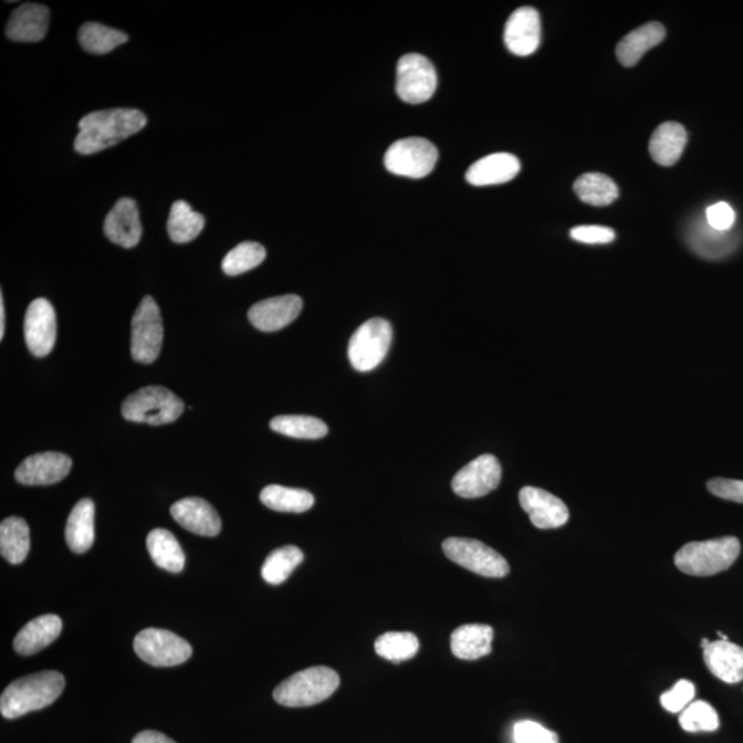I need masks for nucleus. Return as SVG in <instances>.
<instances>
[{
    "mask_svg": "<svg viewBox=\"0 0 743 743\" xmlns=\"http://www.w3.org/2000/svg\"><path fill=\"white\" fill-rule=\"evenodd\" d=\"M741 554L740 540L733 536L686 544L674 555L681 573L694 577H711L728 571Z\"/></svg>",
    "mask_w": 743,
    "mask_h": 743,
    "instance_id": "7ed1b4c3",
    "label": "nucleus"
},
{
    "mask_svg": "<svg viewBox=\"0 0 743 743\" xmlns=\"http://www.w3.org/2000/svg\"><path fill=\"white\" fill-rule=\"evenodd\" d=\"M303 301L297 295H283L255 303L248 312V320L262 332H275L285 328L297 318Z\"/></svg>",
    "mask_w": 743,
    "mask_h": 743,
    "instance_id": "f3484780",
    "label": "nucleus"
},
{
    "mask_svg": "<svg viewBox=\"0 0 743 743\" xmlns=\"http://www.w3.org/2000/svg\"><path fill=\"white\" fill-rule=\"evenodd\" d=\"M163 345L160 308L154 297L145 296L132 321V357L140 364L155 363Z\"/></svg>",
    "mask_w": 743,
    "mask_h": 743,
    "instance_id": "9d476101",
    "label": "nucleus"
},
{
    "mask_svg": "<svg viewBox=\"0 0 743 743\" xmlns=\"http://www.w3.org/2000/svg\"><path fill=\"white\" fill-rule=\"evenodd\" d=\"M270 429L281 436L296 439H320L328 433V426L313 416L283 415L270 421Z\"/></svg>",
    "mask_w": 743,
    "mask_h": 743,
    "instance_id": "c9c22d12",
    "label": "nucleus"
},
{
    "mask_svg": "<svg viewBox=\"0 0 743 743\" xmlns=\"http://www.w3.org/2000/svg\"><path fill=\"white\" fill-rule=\"evenodd\" d=\"M695 686L690 680H679L672 690L663 692L661 705L671 713H681L694 701Z\"/></svg>",
    "mask_w": 743,
    "mask_h": 743,
    "instance_id": "ea45409f",
    "label": "nucleus"
},
{
    "mask_svg": "<svg viewBox=\"0 0 743 743\" xmlns=\"http://www.w3.org/2000/svg\"><path fill=\"white\" fill-rule=\"evenodd\" d=\"M574 191L585 205L610 206L618 199V186L611 178L599 172H588L574 182Z\"/></svg>",
    "mask_w": 743,
    "mask_h": 743,
    "instance_id": "2f4dec72",
    "label": "nucleus"
},
{
    "mask_svg": "<svg viewBox=\"0 0 743 743\" xmlns=\"http://www.w3.org/2000/svg\"><path fill=\"white\" fill-rule=\"evenodd\" d=\"M146 547L157 566L167 572L181 573L185 567V554L181 544L166 529H155L146 538Z\"/></svg>",
    "mask_w": 743,
    "mask_h": 743,
    "instance_id": "c85d7f7f",
    "label": "nucleus"
},
{
    "mask_svg": "<svg viewBox=\"0 0 743 743\" xmlns=\"http://www.w3.org/2000/svg\"><path fill=\"white\" fill-rule=\"evenodd\" d=\"M302 551L295 545L274 550L262 566V578L268 584L280 585L286 582L295 568L303 562Z\"/></svg>",
    "mask_w": 743,
    "mask_h": 743,
    "instance_id": "f704fd0d",
    "label": "nucleus"
},
{
    "mask_svg": "<svg viewBox=\"0 0 743 743\" xmlns=\"http://www.w3.org/2000/svg\"><path fill=\"white\" fill-rule=\"evenodd\" d=\"M573 240L584 244H609L616 240L615 230L598 224H588V227H577L571 230Z\"/></svg>",
    "mask_w": 743,
    "mask_h": 743,
    "instance_id": "79ce46f5",
    "label": "nucleus"
},
{
    "mask_svg": "<svg viewBox=\"0 0 743 743\" xmlns=\"http://www.w3.org/2000/svg\"><path fill=\"white\" fill-rule=\"evenodd\" d=\"M72 460L64 453L44 452L30 456L17 467L15 480L21 485L46 486L65 480L72 470Z\"/></svg>",
    "mask_w": 743,
    "mask_h": 743,
    "instance_id": "4468645a",
    "label": "nucleus"
},
{
    "mask_svg": "<svg viewBox=\"0 0 743 743\" xmlns=\"http://www.w3.org/2000/svg\"><path fill=\"white\" fill-rule=\"evenodd\" d=\"M687 144V132L679 123L668 122L657 127L652 134L649 149L658 165L671 167L683 155Z\"/></svg>",
    "mask_w": 743,
    "mask_h": 743,
    "instance_id": "bb28decb",
    "label": "nucleus"
},
{
    "mask_svg": "<svg viewBox=\"0 0 743 743\" xmlns=\"http://www.w3.org/2000/svg\"><path fill=\"white\" fill-rule=\"evenodd\" d=\"M419 649L418 636L410 632H387L375 641L376 655L391 662L412 660Z\"/></svg>",
    "mask_w": 743,
    "mask_h": 743,
    "instance_id": "e433bc0d",
    "label": "nucleus"
},
{
    "mask_svg": "<svg viewBox=\"0 0 743 743\" xmlns=\"http://www.w3.org/2000/svg\"><path fill=\"white\" fill-rule=\"evenodd\" d=\"M703 661L709 671L724 683L735 684L743 680V647L730 640H702Z\"/></svg>",
    "mask_w": 743,
    "mask_h": 743,
    "instance_id": "aec40b11",
    "label": "nucleus"
},
{
    "mask_svg": "<svg viewBox=\"0 0 743 743\" xmlns=\"http://www.w3.org/2000/svg\"><path fill=\"white\" fill-rule=\"evenodd\" d=\"M132 743H177L171 739H168L167 735L157 733V731H143L139 733Z\"/></svg>",
    "mask_w": 743,
    "mask_h": 743,
    "instance_id": "a18cd8bd",
    "label": "nucleus"
},
{
    "mask_svg": "<svg viewBox=\"0 0 743 743\" xmlns=\"http://www.w3.org/2000/svg\"><path fill=\"white\" fill-rule=\"evenodd\" d=\"M261 501L273 511L302 514L314 505V495L303 489L270 485L261 492Z\"/></svg>",
    "mask_w": 743,
    "mask_h": 743,
    "instance_id": "473e14b6",
    "label": "nucleus"
},
{
    "mask_svg": "<svg viewBox=\"0 0 743 743\" xmlns=\"http://www.w3.org/2000/svg\"><path fill=\"white\" fill-rule=\"evenodd\" d=\"M515 743H559V736L542 724L523 720L514 725Z\"/></svg>",
    "mask_w": 743,
    "mask_h": 743,
    "instance_id": "a19ab883",
    "label": "nucleus"
},
{
    "mask_svg": "<svg viewBox=\"0 0 743 743\" xmlns=\"http://www.w3.org/2000/svg\"><path fill=\"white\" fill-rule=\"evenodd\" d=\"M83 50L92 54H106L128 42L126 33L98 22H86L79 31Z\"/></svg>",
    "mask_w": 743,
    "mask_h": 743,
    "instance_id": "72a5a7b5",
    "label": "nucleus"
},
{
    "mask_svg": "<svg viewBox=\"0 0 743 743\" xmlns=\"http://www.w3.org/2000/svg\"><path fill=\"white\" fill-rule=\"evenodd\" d=\"M681 729L687 733H713L719 729V714L705 701H692L679 718Z\"/></svg>",
    "mask_w": 743,
    "mask_h": 743,
    "instance_id": "58836bf2",
    "label": "nucleus"
},
{
    "mask_svg": "<svg viewBox=\"0 0 743 743\" xmlns=\"http://www.w3.org/2000/svg\"><path fill=\"white\" fill-rule=\"evenodd\" d=\"M62 630V621L59 616L44 615L32 619L17 634L14 650L20 656H33L46 649L59 638Z\"/></svg>",
    "mask_w": 743,
    "mask_h": 743,
    "instance_id": "b1692460",
    "label": "nucleus"
},
{
    "mask_svg": "<svg viewBox=\"0 0 743 743\" xmlns=\"http://www.w3.org/2000/svg\"><path fill=\"white\" fill-rule=\"evenodd\" d=\"M146 124L144 112L134 108L93 112L79 122L75 150L81 155L98 154L139 133Z\"/></svg>",
    "mask_w": 743,
    "mask_h": 743,
    "instance_id": "f257e3e1",
    "label": "nucleus"
},
{
    "mask_svg": "<svg viewBox=\"0 0 743 743\" xmlns=\"http://www.w3.org/2000/svg\"><path fill=\"white\" fill-rule=\"evenodd\" d=\"M520 503L534 526L537 529H557L565 526L568 509L561 499L543 489L525 486L520 492Z\"/></svg>",
    "mask_w": 743,
    "mask_h": 743,
    "instance_id": "dca6fc26",
    "label": "nucleus"
},
{
    "mask_svg": "<svg viewBox=\"0 0 743 743\" xmlns=\"http://www.w3.org/2000/svg\"><path fill=\"white\" fill-rule=\"evenodd\" d=\"M264 258H266V250L263 245L253 243V241H245V243L234 247L223 258L222 270L228 275L243 274L258 268L264 261Z\"/></svg>",
    "mask_w": 743,
    "mask_h": 743,
    "instance_id": "4c0bfd02",
    "label": "nucleus"
},
{
    "mask_svg": "<svg viewBox=\"0 0 743 743\" xmlns=\"http://www.w3.org/2000/svg\"><path fill=\"white\" fill-rule=\"evenodd\" d=\"M442 550L456 565L482 577L503 578L510 573L505 557L478 540L450 537L444 540Z\"/></svg>",
    "mask_w": 743,
    "mask_h": 743,
    "instance_id": "0eeeda50",
    "label": "nucleus"
},
{
    "mask_svg": "<svg viewBox=\"0 0 743 743\" xmlns=\"http://www.w3.org/2000/svg\"><path fill=\"white\" fill-rule=\"evenodd\" d=\"M6 313H4V301H3V294L0 295V341L3 339L4 336V329H6Z\"/></svg>",
    "mask_w": 743,
    "mask_h": 743,
    "instance_id": "49530a36",
    "label": "nucleus"
},
{
    "mask_svg": "<svg viewBox=\"0 0 743 743\" xmlns=\"http://www.w3.org/2000/svg\"><path fill=\"white\" fill-rule=\"evenodd\" d=\"M50 10L39 3H24L11 13L6 36L13 42L36 43L43 41L49 31Z\"/></svg>",
    "mask_w": 743,
    "mask_h": 743,
    "instance_id": "412c9836",
    "label": "nucleus"
},
{
    "mask_svg": "<svg viewBox=\"0 0 743 743\" xmlns=\"http://www.w3.org/2000/svg\"><path fill=\"white\" fill-rule=\"evenodd\" d=\"M666 35V28L660 22H649L636 28L618 43L616 50L618 61L624 66H635L649 50L658 46Z\"/></svg>",
    "mask_w": 743,
    "mask_h": 743,
    "instance_id": "393cba45",
    "label": "nucleus"
},
{
    "mask_svg": "<svg viewBox=\"0 0 743 743\" xmlns=\"http://www.w3.org/2000/svg\"><path fill=\"white\" fill-rule=\"evenodd\" d=\"M438 86L432 62L420 54H407L397 65V94L404 103L419 105L429 101Z\"/></svg>",
    "mask_w": 743,
    "mask_h": 743,
    "instance_id": "9b49d317",
    "label": "nucleus"
},
{
    "mask_svg": "<svg viewBox=\"0 0 743 743\" xmlns=\"http://www.w3.org/2000/svg\"><path fill=\"white\" fill-rule=\"evenodd\" d=\"M705 219L709 227L719 232H730L735 224L736 216L733 207L722 201L707 208Z\"/></svg>",
    "mask_w": 743,
    "mask_h": 743,
    "instance_id": "37998d69",
    "label": "nucleus"
},
{
    "mask_svg": "<svg viewBox=\"0 0 743 743\" xmlns=\"http://www.w3.org/2000/svg\"><path fill=\"white\" fill-rule=\"evenodd\" d=\"M30 526L19 516H10L0 525V554L11 565H20L30 554Z\"/></svg>",
    "mask_w": 743,
    "mask_h": 743,
    "instance_id": "cd10ccee",
    "label": "nucleus"
},
{
    "mask_svg": "<svg viewBox=\"0 0 743 743\" xmlns=\"http://www.w3.org/2000/svg\"><path fill=\"white\" fill-rule=\"evenodd\" d=\"M708 491L716 495V498L743 504V481L716 478V480L708 482Z\"/></svg>",
    "mask_w": 743,
    "mask_h": 743,
    "instance_id": "c03bdc74",
    "label": "nucleus"
},
{
    "mask_svg": "<svg viewBox=\"0 0 743 743\" xmlns=\"http://www.w3.org/2000/svg\"><path fill=\"white\" fill-rule=\"evenodd\" d=\"M65 689V678L60 672L44 671L17 679L6 687L0 697V712L6 719H17L27 713L52 705Z\"/></svg>",
    "mask_w": 743,
    "mask_h": 743,
    "instance_id": "f03ea898",
    "label": "nucleus"
},
{
    "mask_svg": "<svg viewBox=\"0 0 743 743\" xmlns=\"http://www.w3.org/2000/svg\"><path fill=\"white\" fill-rule=\"evenodd\" d=\"M134 650L151 667H177L189 660L191 646L166 629L148 628L135 636Z\"/></svg>",
    "mask_w": 743,
    "mask_h": 743,
    "instance_id": "1a4fd4ad",
    "label": "nucleus"
},
{
    "mask_svg": "<svg viewBox=\"0 0 743 743\" xmlns=\"http://www.w3.org/2000/svg\"><path fill=\"white\" fill-rule=\"evenodd\" d=\"M687 240L698 255L709 259L728 255L734 247L733 236L709 227L707 219L690 227Z\"/></svg>",
    "mask_w": 743,
    "mask_h": 743,
    "instance_id": "c756f323",
    "label": "nucleus"
},
{
    "mask_svg": "<svg viewBox=\"0 0 743 743\" xmlns=\"http://www.w3.org/2000/svg\"><path fill=\"white\" fill-rule=\"evenodd\" d=\"M95 505L92 500L83 499L73 506L65 527L67 547L73 553L84 554L93 547Z\"/></svg>",
    "mask_w": 743,
    "mask_h": 743,
    "instance_id": "a878e982",
    "label": "nucleus"
},
{
    "mask_svg": "<svg viewBox=\"0 0 743 743\" xmlns=\"http://www.w3.org/2000/svg\"><path fill=\"white\" fill-rule=\"evenodd\" d=\"M104 232L112 243L123 248L138 245L143 236L137 202L123 197L105 218Z\"/></svg>",
    "mask_w": 743,
    "mask_h": 743,
    "instance_id": "6ab92c4d",
    "label": "nucleus"
},
{
    "mask_svg": "<svg viewBox=\"0 0 743 743\" xmlns=\"http://www.w3.org/2000/svg\"><path fill=\"white\" fill-rule=\"evenodd\" d=\"M185 404L176 394L161 386L140 388L124 399L123 418L133 423L170 425L181 418Z\"/></svg>",
    "mask_w": 743,
    "mask_h": 743,
    "instance_id": "39448f33",
    "label": "nucleus"
},
{
    "mask_svg": "<svg viewBox=\"0 0 743 743\" xmlns=\"http://www.w3.org/2000/svg\"><path fill=\"white\" fill-rule=\"evenodd\" d=\"M501 464L493 454H482L454 475L453 492L463 499L483 498L500 485Z\"/></svg>",
    "mask_w": 743,
    "mask_h": 743,
    "instance_id": "f8f14e48",
    "label": "nucleus"
},
{
    "mask_svg": "<svg viewBox=\"0 0 743 743\" xmlns=\"http://www.w3.org/2000/svg\"><path fill=\"white\" fill-rule=\"evenodd\" d=\"M521 171L517 157L510 154H493L474 163L465 179L474 186H491L512 181Z\"/></svg>",
    "mask_w": 743,
    "mask_h": 743,
    "instance_id": "4be33fe9",
    "label": "nucleus"
},
{
    "mask_svg": "<svg viewBox=\"0 0 743 743\" xmlns=\"http://www.w3.org/2000/svg\"><path fill=\"white\" fill-rule=\"evenodd\" d=\"M206 219L201 213L191 210L188 202H174L168 217L167 230L174 243L186 244L193 241L205 229Z\"/></svg>",
    "mask_w": 743,
    "mask_h": 743,
    "instance_id": "7c9ffc66",
    "label": "nucleus"
},
{
    "mask_svg": "<svg viewBox=\"0 0 743 743\" xmlns=\"http://www.w3.org/2000/svg\"><path fill=\"white\" fill-rule=\"evenodd\" d=\"M341 678L334 669L313 667L292 674L274 690V701L286 708L317 705L339 689Z\"/></svg>",
    "mask_w": 743,
    "mask_h": 743,
    "instance_id": "20e7f679",
    "label": "nucleus"
},
{
    "mask_svg": "<svg viewBox=\"0 0 743 743\" xmlns=\"http://www.w3.org/2000/svg\"><path fill=\"white\" fill-rule=\"evenodd\" d=\"M393 326L387 320L372 318L354 332L348 343V359L358 372H369L379 367L390 350Z\"/></svg>",
    "mask_w": 743,
    "mask_h": 743,
    "instance_id": "423d86ee",
    "label": "nucleus"
},
{
    "mask_svg": "<svg viewBox=\"0 0 743 743\" xmlns=\"http://www.w3.org/2000/svg\"><path fill=\"white\" fill-rule=\"evenodd\" d=\"M438 149L429 139L410 137L397 140L386 151L385 166L399 177L421 179L433 170Z\"/></svg>",
    "mask_w": 743,
    "mask_h": 743,
    "instance_id": "6e6552de",
    "label": "nucleus"
},
{
    "mask_svg": "<svg viewBox=\"0 0 743 743\" xmlns=\"http://www.w3.org/2000/svg\"><path fill=\"white\" fill-rule=\"evenodd\" d=\"M494 630L485 624H467L450 636V650L459 660L474 661L492 652Z\"/></svg>",
    "mask_w": 743,
    "mask_h": 743,
    "instance_id": "5701e85b",
    "label": "nucleus"
},
{
    "mask_svg": "<svg viewBox=\"0 0 743 743\" xmlns=\"http://www.w3.org/2000/svg\"><path fill=\"white\" fill-rule=\"evenodd\" d=\"M170 512L179 525L197 536L216 537L221 533V517L206 500L199 498L179 500L171 506Z\"/></svg>",
    "mask_w": 743,
    "mask_h": 743,
    "instance_id": "a211bd4d",
    "label": "nucleus"
},
{
    "mask_svg": "<svg viewBox=\"0 0 743 743\" xmlns=\"http://www.w3.org/2000/svg\"><path fill=\"white\" fill-rule=\"evenodd\" d=\"M505 46L520 57L533 54L542 42V21L536 9L523 6L511 14L504 30Z\"/></svg>",
    "mask_w": 743,
    "mask_h": 743,
    "instance_id": "2eb2a0df",
    "label": "nucleus"
},
{
    "mask_svg": "<svg viewBox=\"0 0 743 743\" xmlns=\"http://www.w3.org/2000/svg\"><path fill=\"white\" fill-rule=\"evenodd\" d=\"M25 343L33 356L43 358L57 341V318L52 303L39 297L28 306L24 321Z\"/></svg>",
    "mask_w": 743,
    "mask_h": 743,
    "instance_id": "ddd939ff",
    "label": "nucleus"
}]
</instances>
